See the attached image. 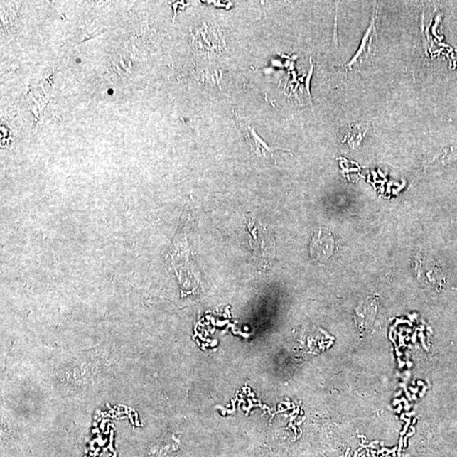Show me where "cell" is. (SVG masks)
<instances>
[{"mask_svg":"<svg viewBox=\"0 0 457 457\" xmlns=\"http://www.w3.org/2000/svg\"><path fill=\"white\" fill-rule=\"evenodd\" d=\"M247 230L250 233V245L254 259L262 266H268L274 260L275 254L272 235L259 220L252 219L247 223Z\"/></svg>","mask_w":457,"mask_h":457,"instance_id":"1","label":"cell"},{"mask_svg":"<svg viewBox=\"0 0 457 457\" xmlns=\"http://www.w3.org/2000/svg\"><path fill=\"white\" fill-rule=\"evenodd\" d=\"M335 243L332 234L319 230L310 243V254L318 262H326L334 254Z\"/></svg>","mask_w":457,"mask_h":457,"instance_id":"2","label":"cell"},{"mask_svg":"<svg viewBox=\"0 0 457 457\" xmlns=\"http://www.w3.org/2000/svg\"><path fill=\"white\" fill-rule=\"evenodd\" d=\"M248 131H249V141L252 148L254 149L257 154L264 155V156H266V154H273L274 152L277 150V149L270 148V146L257 135L254 128L248 127Z\"/></svg>","mask_w":457,"mask_h":457,"instance_id":"3","label":"cell"},{"mask_svg":"<svg viewBox=\"0 0 457 457\" xmlns=\"http://www.w3.org/2000/svg\"><path fill=\"white\" fill-rule=\"evenodd\" d=\"M374 30H375V18H372L370 28H368L366 33L365 34V36H363L360 48H359V50H357V54L354 55L353 59L350 60L348 64V66L350 69L353 68V65L357 63V60L360 59V57L362 56L363 53L365 52L368 41H370L371 36H372V32H374Z\"/></svg>","mask_w":457,"mask_h":457,"instance_id":"4","label":"cell"},{"mask_svg":"<svg viewBox=\"0 0 457 457\" xmlns=\"http://www.w3.org/2000/svg\"><path fill=\"white\" fill-rule=\"evenodd\" d=\"M310 64H311V68H310L307 80H306V88H307V92L310 97V101H311V104H312V100H311L312 96H311V93H310V81H311V77L313 72V65L312 62V57L310 58Z\"/></svg>","mask_w":457,"mask_h":457,"instance_id":"5","label":"cell"}]
</instances>
